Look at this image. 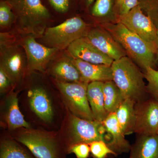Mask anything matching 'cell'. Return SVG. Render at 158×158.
I'll return each instance as SVG.
<instances>
[{
    "label": "cell",
    "mask_w": 158,
    "mask_h": 158,
    "mask_svg": "<svg viewBox=\"0 0 158 158\" xmlns=\"http://www.w3.org/2000/svg\"><path fill=\"white\" fill-rule=\"evenodd\" d=\"M138 6L151 19L158 30V0H138Z\"/></svg>",
    "instance_id": "26"
},
{
    "label": "cell",
    "mask_w": 158,
    "mask_h": 158,
    "mask_svg": "<svg viewBox=\"0 0 158 158\" xmlns=\"http://www.w3.org/2000/svg\"><path fill=\"white\" fill-rule=\"evenodd\" d=\"M105 107L108 114L116 112L125 99L121 91L113 81L104 83Z\"/></svg>",
    "instance_id": "22"
},
{
    "label": "cell",
    "mask_w": 158,
    "mask_h": 158,
    "mask_svg": "<svg viewBox=\"0 0 158 158\" xmlns=\"http://www.w3.org/2000/svg\"><path fill=\"white\" fill-rule=\"evenodd\" d=\"M16 17L11 6L6 0L0 1V27L1 28L10 27L15 23Z\"/></svg>",
    "instance_id": "24"
},
{
    "label": "cell",
    "mask_w": 158,
    "mask_h": 158,
    "mask_svg": "<svg viewBox=\"0 0 158 158\" xmlns=\"http://www.w3.org/2000/svg\"><path fill=\"white\" fill-rule=\"evenodd\" d=\"M15 85V84L2 69L0 68V91L1 93L8 91Z\"/></svg>",
    "instance_id": "32"
},
{
    "label": "cell",
    "mask_w": 158,
    "mask_h": 158,
    "mask_svg": "<svg viewBox=\"0 0 158 158\" xmlns=\"http://www.w3.org/2000/svg\"><path fill=\"white\" fill-rule=\"evenodd\" d=\"M48 1L52 8L60 14L68 13L72 6V0H48Z\"/></svg>",
    "instance_id": "30"
},
{
    "label": "cell",
    "mask_w": 158,
    "mask_h": 158,
    "mask_svg": "<svg viewBox=\"0 0 158 158\" xmlns=\"http://www.w3.org/2000/svg\"><path fill=\"white\" fill-rule=\"evenodd\" d=\"M121 23L130 31L147 42L156 45L157 29L151 19L137 6L123 15L118 16Z\"/></svg>",
    "instance_id": "10"
},
{
    "label": "cell",
    "mask_w": 158,
    "mask_h": 158,
    "mask_svg": "<svg viewBox=\"0 0 158 158\" xmlns=\"http://www.w3.org/2000/svg\"><path fill=\"white\" fill-rule=\"evenodd\" d=\"M111 66L113 81L125 99L132 100L137 103L150 97L144 72L131 59L125 56L113 61Z\"/></svg>",
    "instance_id": "3"
},
{
    "label": "cell",
    "mask_w": 158,
    "mask_h": 158,
    "mask_svg": "<svg viewBox=\"0 0 158 158\" xmlns=\"http://www.w3.org/2000/svg\"><path fill=\"white\" fill-rule=\"evenodd\" d=\"M102 27L120 44L130 58L143 69L155 68L156 45L145 41L121 23L104 24Z\"/></svg>",
    "instance_id": "2"
},
{
    "label": "cell",
    "mask_w": 158,
    "mask_h": 158,
    "mask_svg": "<svg viewBox=\"0 0 158 158\" xmlns=\"http://www.w3.org/2000/svg\"><path fill=\"white\" fill-rule=\"evenodd\" d=\"M85 37L99 50L114 61L126 56L122 47L104 28L96 27L90 29Z\"/></svg>",
    "instance_id": "13"
},
{
    "label": "cell",
    "mask_w": 158,
    "mask_h": 158,
    "mask_svg": "<svg viewBox=\"0 0 158 158\" xmlns=\"http://www.w3.org/2000/svg\"><path fill=\"white\" fill-rule=\"evenodd\" d=\"M138 0H116V7L118 16L128 12L138 6Z\"/></svg>",
    "instance_id": "31"
},
{
    "label": "cell",
    "mask_w": 158,
    "mask_h": 158,
    "mask_svg": "<svg viewBox=\"0 0 158 158\" xmlns=\"http://www.w3.org/2000/svg\"><path fill=\"white\" fill-rule=\"evenodd\" d=\"M95 0H81L82 4L84 5V6L86 9H88Z\"/></svg>",
    "instance_id": "33"
},
{
    "label": "cell",
    "mask_w": 158,
    "mask_h": 158,
    "mask_svg": "<svg viewBox=\"0 0 158 158\" xmlns=\"http://www.w3.org/2000/svg\"><path fill=\"white\" fill-rule=\"evenodd\" d=\"M70 57L95 64L111 65L114 60L103 53L92 44L83 37L73 42L66 49Z\"/></svg>",
    "instance_id": "14"
},
{
    "label": "cell",
    "mask_w": 158,
    "mask_h": 158,
    "mask_svg": "<svg viewBox=\"0 0 158 158\" xmlns=\"http://www.w3.org/2000/svg\"><path fill=\"white\" fill-rule=\"evenodd\" d=\"M16 17L15 29L19 35L31 34L40 38L52 19L41 0H6Z\"/></svg>",
    "instance_id": "1"
},
{
    "label": "cell",
    "mask_w": 158,
    "mask_h": 158,
    "mask_svg": "<svg viewBox=\"0 0 158 158\" xmlns=\"http://www.w3.org/2000/svg\"><path fill=\"white\" fill-rule=\"evenodd\" d=\"M136 103L130 99H125L115 112L118 124L125 135L135 133L136 116Z\"/></svg>",
    "instance_id": "21"
},
{
    "label": "cell",
    "mask_w": 158,
    "mask_h": 158,
    "mask_svg": "<svg viewBox=\"0 0 158 158\" xmlns=\"http://www.w3.org/2000/svg\"><path fill=\"white\" fill-rule=\"evenodd\" d=\"M29 105L31 110L39 118L51 123L54 117L52 102L46 88L42 83H32L27 92Z\"/></svg>",
    "instance_id": "12"
},
{
    "label": "cell",
    "mask_w": 158,
    "mask_h": 158,
    "mask_svg": "<svg viewBox=\"0 0 158 158\" xmlns=\"http://www.w3.org/2000/svg\"><path fill=\"white\" fill-rule=\"evenodd\" d=\"M129 158H158V136L137 135Z\"/></svg>",
    "instance_id": "19"
},
{
    "label": "cell",
    "mask_w": 158,
    "mask_h": 158,
    "mask_svg": "<svg viewBox=\"0 0 158 158\" xmlns=\"http://www.w3.org/2000/svg\"><path fill=\"white\" fill-rule=\"evenodd\" d=\"M102 123L108 134L106 144L116 156L130 152L131 145L126 139L117 121L116 113L109 114Z\"/></svg>",
    "instance_id": "16"
},
{
    "label": "cell",
    "mask_w": 158,
    "mask_h": 158,
    "mask_svg": "<svg viewBox=\"0 0 158 158\" xmlns=\"http://www.w3.org/2000/svg\"><path fill=\"white\" fill-rule=\"evenodd\" d=\"M0 68L16 85L19 84L27 74V59L20 40L19 34L1 32Z\"/></svg>",
    "instance_id": "4"
},
{
    "label": "cell",
    "mask_w": 158,
    "mask_h": 158,
    "mask_svg": "<svg viewBox=\"0 0 158 158\" xmlns=\"http://www.w3.org/2000/svg\"><path fill=\"white\" fill-rule=\"evenodd\" d=\"M89 144L90 153L93 158H107L109 155L116 156L104 141H94Z\"/></svg>",
    "instance_id": "27"
},
{
    "label": "cell",
    "mask_w": 158,
    "mask_h": 158,
    "mask_svg": "<svg viewBox=\"0 0 158 158\" xmlns=\"http://www.w3.org/2000/svg\"><path fill=\"white\" fill-rule=\"evenodd\" d=\"M135 133L138 135H157L158 130V102L150 97L135 104Z\"/></svg>",
    "instance_id": "11"
},
{
    "label": "cell",
    "mask_w": 158,
    "mask_h": 158,
    "mask_svg": "<svg viewBox=\"0 0 158 158\" xmlns=\"http://www.w3.org/2000/svg\"><path fill=\"white\" fill-rule=\"evenodd\" d=\"M15 139L36 158H67V149L60 138L40 131L26 129Z\"/></svg>",
    "instance_id": "6"
},
{
    "label": "cell",
    "mask_w": 158,
    "mask_h": 158,
    "mask_svg": "<svg viewBox=\"0 0 158 158\" xmlns=\"http://www.w3.org/2000/svg\"><path fill=\"white\" fill-rule=\"evenodd\" d=\"M157 135L158 136V130L157 131Z\"/></svg>",
    "instance_id": "35"
},
{
    "label": "cell",
    "mask_w": 158,
    "mask_h": 158,
    "mask_svg": "<svg viewBox=\"0 0 158 158\" xmlns=\"http://www.w3.org/2000/svg\"><path fill=\"white\" fill-rule=\"evenodd\" d=\"M113 0H95L91 9V14L95 17H102L111 12Z\"/></svg>",
    "instance_id": "28"
},
{
    "label": "cell",
    "mask_w": 158,
    "mask_h": 158,
    "mask_svg": "<svg viewBox=\"0 0 158 158\" xmlns=\"http://www.w3.org/2000/svg\"><path fill=\"white\" fill-rule=\"evenodd\" d=\"M90 29L81 18L74 16L59 25L48 27L39 39L43 45L62 51L77 40L85 37Z\"/></svg>",
    "instance_id": "5"
},
{
    "label": "cell",
    "mask_w": 158,
    "mask_h": 158,
    "mask_svg": "<svg viewBox=\"0 0 158 158\" xmlns=\"http://www.w3.org/2000/svg\"><path fill=\"white\" fill-rule=\"evenodd\" d=\"M144 73L147 81V88L150 97L158 102V70L148 67Z\"/></svg>",
    "instance_id": "25"
},
{
    "label": "cell",
    "mask_w": 158,
    "mask_h": 158,
    "mask_svg": "<svg viewBox=\"0 0 158 158\" xmlns=\"http://www.w3.org/2000/svg\"><path fill=\"white\" fill-rule=\"evenodd\" d=\"M19 35L21 43L27 54V74H30L37 71L43 73L45 72L50 63L61 51L39 43L34 35Z\"/></svg>",
    "instance_id": "8"
},
{
    "label": "cell",
    "mask_w": 158,
    "mask_h": 158,
    "mask_svg": "<svg viewBox=\"0 0 158 158\" xmlns=\"http://www.w3.org/2000/svg\"><path fill=\"white\" fill-rule=\"evenodd\" d=\"M68 154L73 153L77 158H88L90 156V148L87 143H79L69 148Z\"/></svg>",
    "instance_id": "29"
},
{
    "label": "cell",
    "mask_w": 158,
    "mask_h": 158,
    "mask_svg": "<svg viewBox=\"0 0 158 158\" xmlns=\"http://www.w3.org/2000/svg\"><path fill=\"white\" fill-rule=\"evenodd\" d=\"M69 121L68 135L60 139L67 150L79 143L89 144L100 140L106 142V132L102 123L80 118L73 113L69 114Z\"/></svg>",
    "instance_id": "7"
},
{
    "label": "cell",
    "mask_w": 158,
    "mask_h": 158,
    "mask_svg": "<svg viewBox=\"0 0 158 158\" xmlns=\"http://www.w3.org/2000/svg\"><path fill=\"white\" fill-rule=\"evenodd\" d=\"M54 81L73 114L80 118L95 120L87 96L88 83Z\"/></svg>",
    "instance_id": "9"
},
{
    "label": "cell",
    "mask_w": 158,
    "mask_h": 158,
    "mask_svg": "<svg viewBox=\"0 0 158 158\" xmlns=\"http://www.w3.org/2000/svg\"><path fill=\"white\" fill-rule=\"evenodd\" d=\"M158 65V30L157 31V40L156 42V65Z\"/></svg>",
    "instance_id": "34"
},
{
    "label": "cell",
    "mask_w": 158,
    "mask_h": 158,
    "mask_svg": "<svg viewBox=\"0 0 158 158\" xmlns=\"http://www.w3.org/2000/svg\"><path fill=\"white\" fill-rule=\"evenodd\" d=\"M0 158H36L15 139L4 138L0 144Z\"/></svg>",
    "instance_id": "23"
},
{
    "label": "cell",
    "mask_w": 158,
    "mask_h": 158,
    "mask_svg": "<svg viewBox=\"0 0 158 158\" xmlns=\"http://www.w3.org/2000/svg\"><path fill=\"white\" fill-rule=\"evenodd\" d=\"M49 71L55 80L60 81L87 83L80 71L73 62L72 58L67 54L59 53L49 64Z\"/></svg>",
    "instance_id": "15"
},
{
    "label": "cell",
    "mask_w": 158,
    "mask_h": 158,
    "mask_svg": "<svg viewBox=\"0 0 158 158\" xmlns=\"http://www.w3.org/2000/svg\"><path fill=\"white\" fill-rule=\"evenodd\" d=\"M5 106V119L9 130L20 127L31 129V126L19 110L17 93L11 92L8 95Z\"/></svg>",
    "instance_id": "20"
},
{
    "label": "cell",
    "mask_w": 158,
    "mask_h": 158,
    "mask_svg": "<svg viewBox=\"0 0 158 158\" xmlns=\"http://www.w3.org/2000/svg\"><path fill=\"white\" fill-rule=\"evenodd\" d=\"M72 58L73 62L80 71L85 81L105 82L113 81L111 65L95 64Z\"/></svg>",
    "instance_id": "17"
},
{
    "label": "cell",
    "mask_w": 158,
    "mask_h": 158,
    "mask_svg": "<svg viewBox=\"0 0 158 158\" xmlns=\"http://www.w3.org/2000/svg\"><path fill=\"white\" fill-rule=\"evenodd\" d=\"M104 83L100 81L90 82L87 88L88 100L94 119L101 123L109 115L105 107Z\"/></svg>",
    "instance_id": "18"
}]
</instances>
